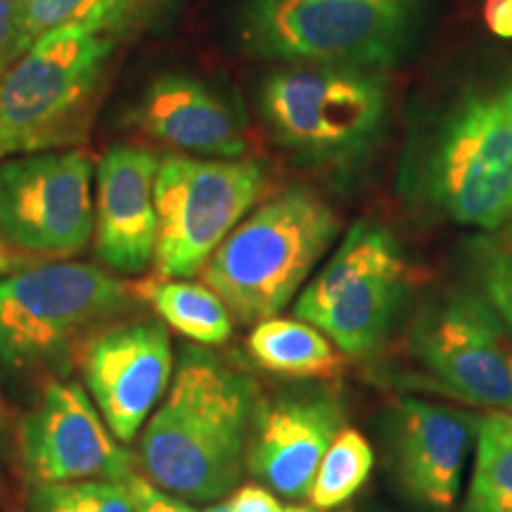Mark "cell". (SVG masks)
I'll return each instance as SVG.
<instances>
[{
    "label": "cell",
    "mask_w": 512,
    "mask_h": 512,
    "mask_svg": "<svg viewBox=\"0 0 512 512\" xmlns=\"http://www.w3.org/2000/svg\"><path fill=\"white\" fill-rule=\"evenodd\" d=\"M259 110L271 136L306 164H361L387 124L382 72L330 64H285L264 79Z\"/></svg>",
    "instance_id": "6"
},
{
    "label": "cell",
    "mask_w": 512,
    "mask_h": 512,
    "mask_svg": "<svg viewBox=\"0 0 512 512\" xmlns=\"http://www.w3.org/2000/svg\"><path fill=\"white\" fill-rule=\"evenodd\" d=\"M254 415L256 387L245 373L209 351L185 347L140 439L145 475L185 501H216L242 475Z\"/></svg>",
    "instance_id": "1"
},
{
    "label": "cell",
    "mask_w": 512,
    "mask_h": 512,
    "mask_svg": "<svg viewBox=\"0 0 512 512\" xmlns=\"http://www.w3.org/2000/svg\"><path fill=\"white\" fill-rule=\"evenodd\" d=\"M249 354L261 368L292 377H335L344 366L335 344L299 318L261 320L249 335Z\"/></svg>",
    "instance_id": "18"
},
{
    "label": "cell",
    "mask_w": 512,
    "mask_h": 512,
    "mask_svg": "<svg viewBox=\"0 0 512 512\" xmlns=\"http://www.w3.org/2000/svg\"><path fill=\"white\" fill-rule=\"evenodd\" d=\"M285 512H311V510H306V508H287Z\"/></svg>",
    "instance_id": "31"
},
{
    "label": "cell",
    "mask_w": 512,
    "mask_h": 512,
    "mask_svg": "<svg viewBox=\"0 0 512 512\" xmlns=\"http://www.w3.org/2000/svg\"><path fill=\"white\" fill-rule=\"evenodd\" d=\"M81 370L110 432L119 441L136 439L171 384L169 332L155 320L100 332L83 349Z\"/></svg>",
    "instance_id": "13"
},
{
    "label": "cell",
    "mask_w": 512,
    "mask_h": 512,
    "mask_svg": "<svg viewBox=\"0 0 512 512\" xmlns=\"http://www.w3.org/2000/svg\"><path fill=\"white\" fill-rule=\"evenodd\" d=\"M29 512H133L128 486L119 482L36 484Z\"/></svg>",
    "instance_id": "24"
},
{
    "label": "cell",
    "mask_w": 512,
    "mask_h": 512,
    "mask_svg": "<svg viewBox=\"0 0 512 512\" xmlns=\"http://www.w3.org/2000/svg\"><path fill=\"white\" fill-rule=\"evenodd\" d=\"M128 121L138 133L176 152L204 159H240L247 124L219 91L190 74H162L133 102Z\"/></svg>",
    "instance_id": "15"
},
{
    "label": "cell",
    "mask_w": 512,
    "mask_h": 512,
    "mask_svg": "<svg viewBox=\"0 0 512 512\" xmlns=\"http://www.w3.org/2000/svg\"><path fill=\"white\" fill-rule=\"evenodd\" d=\"M159 159L138 145H112L95 166V254L110 271L143 273L155 261Z\"/></svg>",
    "instance_id": "14"
},
{
    "label": "cell",
    "mask_w": 512,
    "mask_h": 512,
    "mask_svg": "<svg viewBox=\"0 0 512 512\" xmlns=\"http://www.w3.org/2000/svg\"><path fill=\"white\" fill-rule=\"evenodd\" d=\"M411 349L451 394L512 413V335L479 294L448 292L427 306Z\"/></svg>",
    "instance_id": "11"
},
{
    "label": "cell",
    "mask_w": 512,
    "mask_h": 512,
    "mask_svg": "<svg viewBox=\"0 0 512 512\" xmlns=\"http://www.w3.org/2000/svg\"><path fill=\"white\" fill-rule=\"evenodd\" d=\"M266 176L254 159L171 155L155 178V268L164 280L200 273L259 202Z\"/></svg>",
    "instance_id": "9"
},
{
    "label": "cell",
    "mask_w": 512,
    "mask_h": 512,
    "mask_svg": "<svg viewBox=\"0 0 512 512\" xmlns=\"http://www.w3.org/2000/svg\"><path fill=\"white\" fill-rule=\"evenodd\" d=\"M112 53L114 31L67 27L19 55L0 76V162L81 145Z\"/></svg>",
    "instance_id": "3"
},
{
    "label": "cell",
    "mask_w": 512,
    "mask_h": 512,
    "mask_svg": "<svg viewBox=\"0 0 512 512\" xmlns=\"http://www.w3.org/2000/svg\"><path fill=\"white\" fill-rule=\"evenodd\" d=\"M128 306L105 268L60 261L0 278V375L57 368L102 323Z\"/></svg>",
    "instance_id": "7"
},
{
    "label": "cell",
    "mask_w": 512,
    "mask_h": 512,
    "mask_svg": "<svg viewBox=\"0 0 512 512\" xmlns=\"http://www.w3.org/2000/svg\"><path fill=\"white\" fill-rule=\"evenodd\" d=\"M470 268L484 299L512 335V228L475 238L470 245Z\"/></svg>",
    "instance_id": "23"
},
{
    "label": "cell",
    "mask_w": 512,
    "mask_h": 512,
    "mask_svg": "<svg viewBox=\"0 0 512 512\" xmlns=\"http://www.w3.org/2000/svg\"><path fill=\"white\" fill-rule=\"evenodd\" d=\"M136 10V0H17V57L67 27L117 31Z\"/></svg>",
    "instance_id": "20"
},
{
    "label": "cell",
    "mask_w": 512,
    "mask_h": 512,
    "mask_svg": "<svg viewBox=\"0 0 512 512\" xmlns=\"http://www.w3.org/2000/svg\"><path fill=\"white\" fill-rule=\"evenodd\" d=\"M136 3H138V8H143V5L150 3V0H136Z\"/></svg>",
    "instance_id": "32"
},
{
    "label": "cell",
    "mask_w": 512,
    "mask_h": 512,
    "mask_svg": "<svg viewBox=\"0 0 512 512\" xmlns=\"http://www.w3.org/2000/svg\"><path fill=\"white\" fill-rule=\"evenodd\" d=\"M24 463L38 484H126L136 472L79 384L50 382L24 425Z\"/></svg>",
    "instance_id": "12"
},
{
    "label": "cell",
    "mask_w": 512,
    "mask_h": 512,
    "mask_svg": "<svg viewBox=\"0 0 512 512\" xmlns=\"http://www.w3.org/2000/svg\"><path fill=\"white\" fill-rule=\"evenodd\" d=\"M339 233L328 202L306 188L278 192L242 219L202 268L240 323L275 318Z\"/></svg>",
    "instance_id": "4"
},
{
    "label": "cell",
    "mask_w": 512,
    "mask_h": 512,
    "mask_svg": "<svg viewBox=\"0 0 512 512\" xmlns=\"http://www.w3.org/2000/svg\"><path fill=\"white\" fill-rule=\"evenodd\" d=\"M204 512H230V508L228 503H223V505H211V508H207Z\"/></svg>",
    "instance_id": "29"
},
{
    "label": "cell",
    "mask_w": 512,
    "mask_h": 512,
    "mask_svg": "<svg viewBox=\"0 0 512 512\" xmlns=\"http://www.w3.org/2000/svg\"><path fill=\"white\" fill-rule=\"evenodd\" d=\"M484 19L498 38H512V0H486Z\"/></svg>",
    "instance_id": "28"
},
{
    "label": "cell",
    "mask_w": 512,
    "mask_h": 512,
    "mask_svg": "<svg viewBox=\"0 0 512 512\" xmlns=\"http://www.w3.org/2000/svg\"><path fill=\"white\" fill-rule=\"evenodd\" d=\"M408 264L399 240L375 221H356L306 285L294 316L349 356L380 347L406 297Z\"/></svg>",
    "instance_id": "8"
},
{
    "label": "cell",
    "mask_w": 512,
    "mask_h": 512,
    "mask_svg": "<svg viewBox=\"0 0 512 512\" xmlns=\"http://www.w3.org/2000/svg\"><path fill=\"white\" fill-rule=\"evenodd\" d=\"M17 60V0H0V76Z\"/></svg>",
    "instance_id": "27"
},
{
    "label": "cell",
    "mask_w": 512,
    "mask_h": 512,
    "mask_svg": "<svg viewBox=\"0 0 512 512\" xmlns=\"http://www.w3.org/2000/svg\"><path fill=\"white\" fill-rule=\"evenodd\" d=\"M403 188L486 233L512 221V69L460 88L415 133Z\"/></svg>",
    "instance_id": "2"
},
{
    "label": "cell",
    "mask_w": 512,
    "mask_h": 512,
    "mask_svg": "<svg viewBox=\"0 0 512 512\" xmlns=\"http://www.w3.org/2000/svg\"><path fill=\"white\" fill-rule=\"evenodd\" d=\"M342 430V406L330 396L280 399L256 408L247 465L285 498H306L325 451Z\"/></svg>",
    "instance_id": "16"
},
{
    "label": "cell",
    "mask_w": 512,
    "mask_h": 512,
    "mask_svg": "<svg viewBox=\"0 0 512 512\" xmlns=\"http://www.w3.org/2000/svg\"><path fill=\"white\" fill-rule=\"evenodd\" d=\"M0 266H3V261H0Z\"/></svg>",
    "instance_id": "33"
},
{
    "label": "cell",
    "mask_w": 512,
    "mask_h": 512,
    "mask_svg": "<svg viewBox=\"0 0 512 512\" xmlns=\"http://www.w3.org/2000/svg\"><path fill=\"white\" fill-rule=\"evenodd\" d=\"M472 425L465 415L420 399L394 411V458L401 484L415 501L448 510L458 498Z\"/></svg>",
    "instance_id": "17"
},
{
    "label": "cell",
    "mask_w": 512,
    "mask_h": 512,
    "mask_svg": "<svg viewBox=\"0 0 512 512\" xmlns=\"http://www.w3.org/2000/svg\"><path fill=\"white\" fill-rule=\"evenodd\" d=\"M3 441H5V420H3V413H0V448H3Z\"/></svg>",
    "instance_id": "30"
},
{
    "label": "cell",
    "mask_w": 512,
    "mask_h": 512,
    "mask_svg": "<svg viewBox=\"0 0 512 512\" xmlns=\"http://www.w3.org/2000/svg\"><path fill=\"white\" fill-rule=\"evenodd\" d=\"M143 294L164 323L202 344H221L233 332V318L223 299L207 285L162 280L145 285Z\"/></svg>",
    "instance_id": "19"
},
{
    "label": "cell",
    "mask_w": 512,
    "mask_h": 512,
    "mask_svg": "<svg viewBox=\"0 0 512 512\" xmlns=\"http://www.w3.org/2000/svg\"><path fill=\"white\" fill-rule=\"evenodd\" d=\"M230 512H285L283 505L278 503L271 491H266L264 486L247 484L240 486L228 501Z\"/></svg>",
    "instance_id": "26"
},
{
    "label": "cell",
    "mask_w": 512,
    "mask_h": 512,
    "mask_svg": "<svg viewBox=\"0 0 512 512\" xmlns=\"http://www.w3.org/2000/svg\"><path fill=\"white\" fill-rule=\"evenodd\" d=\"M375 453L361 432L344 427L320 460L309 498L316 508H337L366 484L373 470Z\"/></svg>",
    "instance_id": "22"
},
{
    "label": "cell",
    "mask_w": 512,
    "mask_h": 512,
    "mask_svg": "<svg viewBox=\"0 0 512 512\" xmlns=\"http://www.w3.org/2000/svg\"><path fill=\"white\" fill-rule=\"evenodd\" d=\"M126 486L133 501V512H195L185 498L159 489L157 484L147 482L140 475H133Z\"/></svg>",
    "instance_id": "25"
},
{
    "label": "cell",
    "mask_w": 512,
    "mask_h": 512,
    "mask_svg": "<svg viewBox=\"0 0 512 512\" xmlns=\"http://www.w3.org/2000/svg\"><path fill=\"white\" fill-rule=\"evenodd\" d=\"M95 230L93 159L50 150L0 162V235L22 252L72 259Z\"/></svg>",
    "instance_id": "10"
},
{
    "label": "cell",
    "mask_w": 512,
    "mask_h": 512,
    "mask_svg": "<svg viewBox=\"0 0 512 512\" xmlns=\"http://www.w3.org/2000/svg\"><path fill=\"white\" fill-rule=\"evenodd\" d=\"M425 0H242L238 36L268 62L392 67L413 48Z\"/></svg>",
    "instance_id": "5"
},
{
    "label": "cell",
    "mask_w": 512,
    "mask_h": 512,
    "mask_svg": "<svg viewBox=\"0 0 512 512\" xmlns=\"http://www.w3.org/2000/svg\"><path fill=\"white\" fill-rule=\"evenodd\" d=\"M465 512H512V413L477 422V458Z\"/></svg>",
    "instance_id": "21"
}]
</instances>
